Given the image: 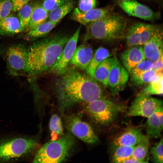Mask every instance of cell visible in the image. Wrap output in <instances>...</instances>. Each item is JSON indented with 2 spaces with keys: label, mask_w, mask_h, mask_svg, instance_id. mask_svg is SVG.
Wrapping results in <instances>:
<instances>
[{
  "label": "cell",
  "mask_w": 163,
  "mask_h": 163,
  "mask_svg": "<svg viewBox=\"0 0 163 163\" xmlns=\"http://www.w3.org/2000/svg\"><path fill=\"white\" fill-rule=\"evenodd\" d=\"M62 75L58 91L62 109L72 104L87 103L103 97L101 87L88 74L68 67Z\"/></svg>",
  "instance_id": "1"
},
{
  "label": "cell",
  "mask_w": 163,
  "mask_h": 163,
  "mask_svg": "<svg viewBox=\"0 0 163 163\" xmlns=\"http://www.w3.org/2000/svg\"><path fill=\"white\" fill-rule=\"evenodd\" d=\"M69 38L55 35L36 41L27 48V74L30 80L51 68Z\"/></svg>",
  "instance_id": "2"
},
{
  "label": "cell",
  "mask_w": 163,
  "mask_h": 163,
  "mask_svg": "<svg viewBox=\"0 0 163 163\" xmlns=\"http://www.w3.org/2000/svg\"><path fill=\"white\" fill-rule=\"evenodd\" d=\"M127 24L123 16L111 13L86 26L83 42L93 39L110 41L122 39L125 37Z\"/></svg>",
  "instance_id": "3"
},
{
  "label": "cell",
  "mask_w": 163,
  "mask_h": 163,
  "mask_svg": "<svg viewBox=\"0 0 163 163\" xmlns=\"http://www.w3.org/2000/svg\"><path fill=\"white\" fill-rule=\"evenodd\" d=\"M37 136L12 135L0 139V162L21 161L31 155L37 146Z\"/></svg>",
  "instance_id": "4"
},
{
  "label": "cell",
  "mask_w": 163,
  "mask_h": 163,
  "mask_svg": "<svg viewBox=\"0 0 163 163\" xmlns=\"http://www.w3.org/2000/svg\"><path fill=\"white\" fill-rule=\"evenodd\" d=\"M75 143V139L71 134H63L42 146L36 153L33 162H61L68 157Z\"/></svg>",
  "instance_id": "5"
},
{
  "label": "cell",
  "mask_w": 163,
  "mask_h": 163,
  "mask_svg": "<svg viewBox=\"0 0 163 163\" xmlns=\"http://www.w3.org/2000/svg\"><path fill=\"white\" fill-rule=\"evenodd\" d=\"M85 112L95 123L101 126L110 124L121 113L126 110L123 105L104 97L84 103Z\"/></svg>",
  "instance_id": "6"
},
{
  "label": "cell",
  "mask_w": 163,
  "mask_h": 163,
  "mask_svg": "<svg viewBox=\"0 0 163 163\" xmlns=\"http://www.w3.org/2000/svg\"><path fill=\"white\" fill-rule=\"evenodd\" d=\"M28 59L27 48L24 45L18 44L9 47L6 53L9 74L15 76L27 75Z\"/></svg>",
  "instance_id": "7"
},
{
  "label": "cell",
  "mask_w": 163,
  "mask_h": 163,
  "mask_svg": "<svg viewBox=\"0 0 163 163\" xmlns=\"http://www.w3.org/2000/svg\"><path fill=\"white\" fill-rule=\"evenodd\" d=\"M64 120L66 129L82 141L89 144H95L98 141V138L91 126L78 116L67 115Z\"/></svg>",
  "instance_id": "8"
},
{
  "label": "cell",
  "mask_w": 163,
  "mask_h": 163,
  "mask_svg": "<svg viewBox=\"0 0 163 163\" xmlns=\"http://www.w3.org/2000/svg\"><path fill=\"white\" fill-rule=\"evenodd\" d=\"M163 107V102L161 100L150 96L138 94L129 107L127 114L130 116L147 118Z\"/></svg>",
  "instance_id": "9"
},
{
  "label": "cell",
  "mask_w": 163,
  "mask_h": 163,
  "mask_svg": "<svg viewBox=\"0 0 163 163\" xmlns=\"http://www.w3.org/2000/svg\"><path fill=\"white\" fill-rule=\"evenodd\" d=\"M159 26L142 23H135L128 29L125 34L128 47L143 45L149 39Z\"/></svg>",
  "instance_id": "10"
},
{
  "label": "cell",
  "mask_w": 163,
  "mask_h": 163,
  "mask_svg": "<svg viewBox=\"0 0 163 163\" xmlns=\"http://www.w3.org/2000/svg\"><path fill=\"white\" fill-rule=\"evenodd\" d=\"M81 28L80 26L69 38L55 63L50 69V71L53 74L60 75L66 72L76 48Z\"/></svg>",
  "instance_id": "11"
},
{
  "label": "cell",
  "mask_w": 163,
  "mask_h": 163,
  "mask_svg": "<svg viewBox=\"0 0 163 163\" xmlns=\"http://www.w3.org/2000/svg\"><path fill=\"white\" fill-rule=\"evenodd\" d=\"M116 3L129 15L144 20L153 21L158 19L160 14L136 0H117Z\"/></svg>",
  "instance_id": "12"
},
{
  "label": "cell",
  "mask_w": 163,
  "mask_h": 163,
  "mask_svg": "<svg viewBox=\"0 0 163 163\" xmlns=\"http://www.w3.org/2000/svg\"><path fill=\"white\" fill-rule=\"evenodd\" d=\"M129 77V73L116 56L109 75L107 86L113 96L118 94L126 86Z\"/></svg>",
  "instance_id": "13"
},
{
  "label": "cell",
  "mask_w": 163,
  "mask_h": 163,
  "mask_svg": "<svg viewBox=\"0 0 163 163\" xmlns=\"http://www.w3.org/2000/svg\"><path fill=\"white\" fill-rule=\"evenodd\" d=\"M145 59L153 62L163 57V31L158 26L153 34L143 45Z\"/></svg>",
  "instance_id": "14"
},
{
  "label": "cell",
  "mask_w": 163,
  "mask_h": 163,
  "mask_svg": "<svg viewBox=\"0 0 163 163\" xmlns=\"http://www.w3.org/2000/svg\"><path fill=\"white\" fill-rule=\"evenodd\" d=\"M112 10V7L109 6L102 8H94L82 12L77 7L74 9L72 13L71 18L73 20L86 26L111 13Z\"/></svg>",
  "instance_id": "15"
},
{
  "label": "cell",
  "mask_w": 163,
  "mask_h": 163,
  "mask_svg": "<svg viewBox=\"0 0 163 163\" xmlns=\"http://www.w3.org/2000/svg\"><path fill=\"white\" fill-rule=\"evenodd\" d=\"M120 58L123 66L129 73L138 63L146 59L143 46L129 47L121 53Z\"/></svg>",
  "instance_id": "16"
},
{
  "label": "cell",
  "mask_w": 163,
  "mask_h": 163,
  "mask_svg": "<svg viewBox=\"0 0 163 163\" xmlns=\"http://www.w3.org/2000/svg\"><path fill=\"white\" fill-rule=\"evenodd\" d=\"M146 137L140 129L129 128L113 140L112 145L113 147L118 146H134Z\"/></svg>",
  "instance_id": "17"
},
{
  "label": "cell",
  "mask_w": 163,
  "mask_h": 163,
  "mask_svg": "<svg viewBox=\"0 0 163 163\" xmlns=\"http://www.w3.org/2000/svg\"><path fill=\"white\" fill-rule=\"evenodd\" d=\"M93 55L92 48L82 44L76 47L70 63L78 68L86 70Z\"/></svg>",
  "instance_id": "18"
},
{
  "label": "cell",
  "mask_w": 163,
  "mask_h": 163,
  "mask_svg": "<svg viewBox=\"0 0 163 163\" xmlns=\"http://www.w3.org/2000/svg\"><path fill=\"white\" fill-rule=\"evenodd\" d=\"M163 107L147 117L146 136L149 139L158 138L161 136L163 128Z\"/></svg>",
  "instance_id": "19"
},
{
  "label": "cell",
  "mask_w": 163,
  "mask_h": 163,
  "mask_svg": "<svg viewBox=\"0 0 163 163\" xmlns=\"http://www.w3.org/2000/svg\"><path fill=\"white\" fill-rule=\"evenodd\" d=\"M23 32L19 20L13 14H9L0 21V34L11 36Z\"/></svg>",
  "instance_id": "20"
},
{
  "label": "cell",
  "mask_w": 163,
  "mask_h": 163,
  "mask_svg": "<svg viewBox=\"0 0 163 163\" xmlns=\"http://www.w3.org/2000/svg\"><path fill=\"white\" fill-rule=\"evenodd\" d=\"M49 12L38 3H34L32 14L28 24L24 31L32 30L42 24L48 18Z\"/></svg>",
  "instance_id": "21"
},
{
  "label": "cell",
  "mask_w": 163,
  "mask_h": 163,
  "mask_svg": "<svg viewBox=\"0 0 163 163\" xmlns=\"http://www.w3.org/2000/svg\"><path fill=\"white\" fill-rule=\"evenodd\" d=\"M115 56L108 57L102 61L97 68L94 73V79L102 83L105 87L107 86L109 75Z\"/></svg>",
  "instance_id": "22"
},
{
  "label": "cell",
  "mask_w": 163,
  "mask_h": 163,
  "mask_svg": "<svg viewBox=\"0 0 163 163\" xmlns=\"http://www.w3.org/2000/svg\"><path fill=\"white\" fill-rule=\"evenodd\" d=\"M110 56L109 51L106 48L103 46L98 48L93 54L89 65L86 70L87 74L94 78V73L97 67L104 59Z\"/></svg>",
  "instance_id": "23"
},
{
  "label": "cell",
  "mask_w": 163,
  "mask_h": 163,
  "mask_svg": "<svg viewBox=\"0 0 163 163\" xmlns=\"http://www.w3.org/2000/svg\"><path fill=\"white\" fill-rule=\"evenodd\" d=\"M163 71L156 73L153 79L138 94L150 96L163 94Z\"/></svg>",
  "instance_id": "24"
},
{
  "label": "cell",
  "mask_w": 163,
  "mask_h": 163,
  "mask_svg": "<svg viewBox=\"0 0 163 163\" xmlns=\"http://www.w3.org/2000/svg\"><path fill=\"white\" fill-rule=\"evenodd\" d=\"M57 24L47 20L34 29L27 32L26 37L28 40H33L44 36L49 33Z\"/></svg>",
  "instance_id": "25"
},
{
  "label": "cell",
  "mask_w": 163,
  "mask_h": 163,
  "mask_svg": "<svg viewBox=\"0 0 163 163\" xmlns=\"http://www.w3.org/2000/svg\"><path fill=\"white\" fill-rule=\"evenodd\" d=\"M73 7V3L71 1H68L49 12L48 20L58 23L66 15L71 11Z\"/></svg>",
  "instance_id": "26"
},
{
  "label": "cell",
  "mask_w": 163,
  "mask_h": 163,
  "mask_svg": "<svg viewBox=\"0 0 163 163\" xmlns=\"http://www.w3.org/2000/svg\"><path fill=\"white\" fill-rule=\"evenodd\" d=\"M149 139L146 137L137 144L135 147L131 157L141 161L142 163H147L145 159L150 147Z\"/></svg>",
  "instance_id": "27"
},
{
  "label": "cell",
  "mask_w": 163,
  "mask_h": 163,
  "mask_svg": "<svg viewBox=\"0 0 163 163\" xmlns=\"http://www.w3.org/2000/svg\"><path fill=\"white\" fill-rule=\"evenodd\" d=\"M135 146H118L113 147L112 162L122 163L125 160L131 157Z\"/></svg>",
  "instance_id": "28"
},
{
  "label": "cell",
  "mask_w": 163,
  "mask_h": 163,
  "mask_svg": "<svg viewBox=\"0 0 163 163\" xmlns=\"http://www.w3.org/2000/svg\"><path fill=\"white\" fill-rule=\"evenodd\" d=\"M52 140L56 139L63 134V128L61 118L56 114L51 117L49 124Z\"/></svg>",
  "instance_id": "29"
},
{
  "label": "cell",
  "mask_w": 163,
  "mask_h": 163,
  "mask_svg": "<svg viewBox=\"0 0 163 163\" xmlns=\"http://www.w3.org/2000/svg\"><path fill=\"white\" fill-rule=\"evenodd\" d=\"M34 3L32 2L25 5L19 10L18 13L22 31H24L29 23L33 8Z\"/></svg>",
  "instance_id": "30"
},
{
  "label": "cell",
  "mask_w": 163,
  "mask_h": 163,
  "mask_svg": "<svg viewBox=\"0 0 163 163\" xmlns=\"http://www.w3.org/2000/svg\"><path fill=\"white\" fill-rule=\"evenodd\" d=\"M156 72L152 69L136 77L130 78L132 85L139 87L148 84L154 78Z\"/></svg>",
  "instance_id": "31"
},
{
  "label": "cell",
  "mask_w": 163,
  "mask_h": 163,
  "mask_svg": "<svg viewBox=\"0 0 163 163\" xmlns=\"http://www.w3.org/2000/svg\"><path fill=\"white\" fill-rule=\"evenodd\" d=\"M153 62L145 59L136 66L129 73L130 78L138 76L152 69Z\"/></svg>",
  "instance_id": "32"
},
{
  "label": "cell",
  "mask_w": 163,
  "mask_h": 163,
  "mask_svg": "<svg viewBox=\"0 0 163 163\" xmlns=\"http://www.w3.org/2000/svg\"><path fill=\"white\" fill-rule=\"evenodd\" d=\"M150 153L152 156L151 161L154 163H163V140L161 138L159 142L151 148Z\"/></svg>",
  "instance_id": "33"
},
{
  "label": "cell",
  "mask_w": 163,
  "mask_h": 163,
  "mask_svg": "<svg viewBox=\"0 0 163 163\" xmlns=\"http://www.w3.org/2000/svg\"><path fill=\"white\" fill-rule=\"evenodd\" d=\"M12 9L11 0H0V21L9 15Z\"/></svg>",
  "instance_id": "34"
},
{
  "label": "cell",
  "mask_w": 163,
  "mask_h": 163,
  "mask_svg": "<svg viewBox=\"0 0 163 163\" xmlns=\"http://www.w3.org/2000/svg\"><path fill=\"white\" fill-rule=\"evenodd\" d=\"M68 0H43L42 6L48 12L65 3Z\"/></svg>",
  "instance_id": "35"
},
{
  "label": "cell",
  "mask_w": 163,
  "mask_h": 163,
  "mask_svg": "<svg viewBox=\"0 0 163 163\" xmlns=\"http://www.w3.org/2000/svg\"><path fill=\"white\" fill-rule=\"evenodd\" d=\"M96 0H79L77 8L81 11L84 12L95 8Z\"/></svg>",
  "instance_id": "36"
},
{
  "label": "cell",
  "mask_w": 163,
  "mask_h": 163,
  "mask_svg": "<svg viewBox=\"0 0 163 163\" xmlns=\"http://www.w3.org/2000/svg\"><path fill=\"white\" fill-rule=\"evenodd\" d=\"M31 0H11L12 6V10L14 12L18 11L22 7L29 3Z\"/></svg>",
  "instance_id": "37"
},
{
  "label": "cell",
  "mask_w": 163,
  "mask_h": 163,
  "mask_svg": "<svg viewBox=\"0 0 163 163\" xmlns=\"http://www.w3.org/2000/svg\"><path fill=\"white\" fill-rule=\"evenodd\" d=\"M153 69L156 73L163 71V57L153 62Z\"/></svg>",
  "instance_id": "38"
},
{
  "label": "cell",
  "mask_w": 163,
  "mask_h": 163,
  "mask_svg": "<svg viewBox=\"0 0 163 163\" xmlns=\"http://www.w3.org/2000/svg\"><path fill=\"white\" fill-rule=\"evenodd\" d=\"M142 163L141 161L131 157L124 161L122 163Z\"/></svg>",
  "instance_id": "39"
}]
</instances>
